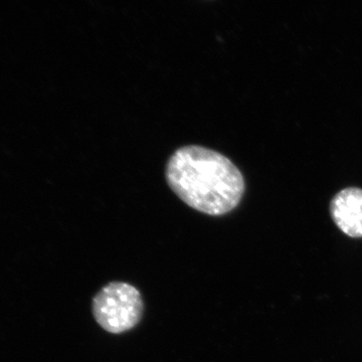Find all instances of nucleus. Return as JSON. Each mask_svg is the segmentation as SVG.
Segmentation results:
<instances>
[{
	"mask_svg": "<svg viewBox=\"0 0 362 362\" xmlns=\"http://www.w3.org/2000/svg\"><path fill=\"white\" fill-rule=\"evenodd\" d=\"M166 180L178 197L209 216H223L239 206L245 180L230 159L201 146L178 149L166 166Z\"/></svg>",
	"mask_w": 362,
	"mask_h": 362,
	"instance_id": "1",
	"label": "nucleus"
},
{
	"mask_svg": "<svg viewBox=\"0 0 362 362\" xmlns=\"http://www.w3.org/2000/svg\"><path fill=\"white\" fill-rule=\"evenodd\" d=\"M92 312L96 322L111 334L132 330L141 321L144 302L141 293L126 282H110L93 298Z\"/></svg>",
	"mask_w": 362,
	"mask_h": 362,
	"instance_id": "2",
	"label": "nucleus"
},
{
	"mask_svg": "<svg viewBox=\"0 0 362 362\" xmlns=\"http://www.w3.org/2000/svg\"><path fill=\"white\" fill-rule=\"evenodd\" d=\"M330 214L338 228L351 238H362V189L345 188L330 204Z\"/></svg>",
	"mask_w": 362,
	"mask_h": 362,
	"instance_id": "3",
	"label": "nucleus"
}]
</instances>
